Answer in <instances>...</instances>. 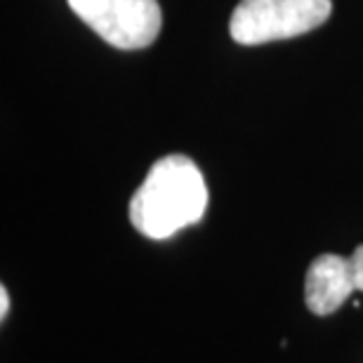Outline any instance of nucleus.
Returning <instances> with one entry per match:
<instances>
[{
  "label": "nucleus",
  "instance_id": "1",
  "mask_svg": "<svg viewBox=\"0 0 363 363\" xmlns=\"http://www.w3.org/2000/svg\"><path fill=\"white\" fill-rule=\"evenodd\" d=\"M208 186L189 156L170 154L151 165L147 179L130 199V222L142 236L163 241L203 220Z\"/></svg>",
  "mask_w": 363,
  "mask_h": 363
},
{
  "label": "nucleus",
  "instance_id": "2",
  "mask_svg": "<svg viewBox=\"0 0 363 363\" xmlns=\"http://www.w3.org/2000/svg\"><path fill=\"white\" fill-rule=\"evenodd\" d=\"M333 12L330 0H241L229 21L241 45H264L314 31Z\"/></svg>",
  "mask_w": 363,
  "mask_h": 363
},
{
  "label": "nucleus",
  "instance_id": "3",
  "mask_svg": "<svg viewBox=\"0 0 363 363\" xmlns=\"http://www.w3.org/2000/svg\"><path fill=\"white\" fill-rule=\"evenodd\" d=\"M101 40L118 50L149 48L161 33L158 0H67Z\"/></svg>",
  "mask_w": 363,
  "mask_h": 363
},
{
  "label": "nucleus",
  "instance_id": "4",
  "mask_svg": "<svg viewBox=\"0 0 363 363\" xmlns=\"http://www.w3.org/2000/svg\"><path fill=\"white\" fill-rule=\"evenodd\" d=\"M350 257L321 255L309 264L304 281V300L311 314L328 316L337 311L354 293Z\"/></svg>",
  "mask_w": 363,
  "mask_h": 363
},
{
  "label": "nucleus",
  "instance_id": "5",
  "mask_svg": "<svg viewBox=\"0 0 363 363\" xmlns=\"http://www.w3.org/2000/svg\"><path fill=\"white\" fill-rule=\"evenodd\" d=\"M350 267H352L354 288H357V290H363V245H359V248L352 252Z\"/></svg>",
  "mask_w": 363,
  "mask_h": 363
},
{
  "label": "nucleus",
  "instance_id": "6",
  "mask_svg": "<svg viewBox=\"0 0 363 363\" xmlns=\"http://www.w3.org/2000/svg\"><path fill=\"white\" fill-rule=\"evenodd\" d=\"M7 311H10V295H7V288L3 286L0 288V316H7Z\"/></svg>",
  "mask_w": 363,
  "mask_h": 363
}]
</instances>
